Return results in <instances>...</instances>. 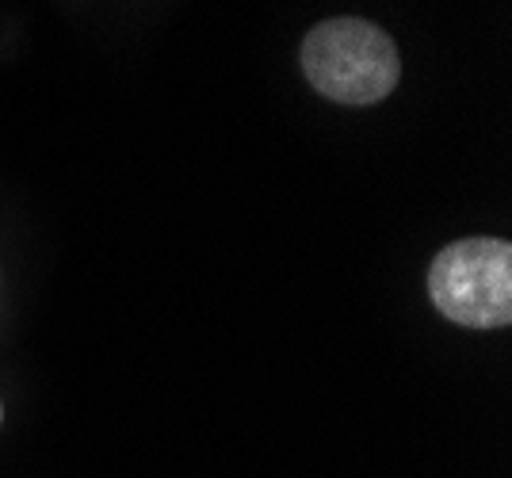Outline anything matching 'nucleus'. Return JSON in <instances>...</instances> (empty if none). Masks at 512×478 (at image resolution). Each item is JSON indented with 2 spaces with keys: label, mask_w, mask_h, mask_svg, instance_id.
<instances>
[{
  "label": "nucleus",
  "mask_w": 512,
  "mask_h": 478,
  "mask_svg": "<svg viewBox=\"0 0 512 478\" xmlns=\"http://www.w3.org/2000/svg\"><path fill=\"white\" fill-rule=\"evenodd\" d=\"M302 73L325 100L367 108L398 88L402 58L379 23L337 16L302 39Z\"/></svg>",
  "instance_id": "1"
},
{
  "label": "nucleus",
  "mask_w": 512,
  "mask_h": 478,
  "mask_svg": "<svg viewBox=\"0 0 512 478\" xmlns=\"http://www.w3.org/2000/svg\"><path fill=\"white\" fill-rule=\"evenodd\" d=\"M432 306L467 329L512 322V245L505 238H459L428 264Z\"/></svg>",
  "instance_id": "2"
},
{
  "label": "nucleus",
  "mask_w": 512,
  "mask_h": 478,
  "mask_svg": "<svg viewBox=\"0 0 512 478\" xmlns=\"http://www.w3.org/2000/svg\"><path fill=\"white\" fill-rule=\"evenodd\" d=\"M0 421H4V406H0Z\"/></svg>",
  "instance_id": "3"
}]
</instances>
